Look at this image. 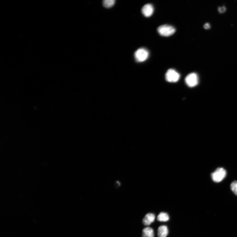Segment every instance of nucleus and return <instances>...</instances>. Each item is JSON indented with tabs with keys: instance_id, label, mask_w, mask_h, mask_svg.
<instances>
[{
	"instance_id": "nucleus-1",
	"label": "nucleus",
	"mask_w": 237,
	"mask_h": 237,
	"mask_svg": "<svg viewBox=\"0 0 237 237\" xmlns=\"http://www.w3.org/2000/svg\"><path fill=\"white\" fill-rule=\"evenodd\" d=\"M157 30L159 34L164 37L172 35L175 32V28L167 24L159 26L157 28Z\"/></svg>"
},
{
	"instance_id": "nucleus-2",
	"label": "nucleus",
	"mask_w": 237,
	"mask_h": 237,
	"mask_svg": "<svg viewBox=\"0 0 237 237\" xmlns=\"http://www.w3.org/2000/svg\"><path fill=\"white\" fill-rule=\"evenodd\" d=\"M149 53L145 48L138 49L134 54L135 58L137 62H142L146 61L148 58Z\"/></svg>"
},
{
	"instance_id": "nucleus-3",
	"label": "nucleus",
	"mask_w": 237,
	"mask_h": 237,
	"mask_svg": "<svg viewBox=\"0 0 237 237\" xmlns=\"http://www.w3.org/2000/svg\"><path fill=\"white\" fill-rule=\"evenodd\" d=\"M226 171L222 168H218L214 172L211 174V177L213 181L216 182H221L226 176Z\"/></svg>"
},
{
	"instance_id": "nucleus-4",
	"label": "nucleus",
	"mask_w": 237,
	"mask_h": 237,
	"mask_svg": "<svg viewBox=\"0 0 237 237\" xmlns=\"http://www.w3.org/2000/svg\"><path fill=\"white\" fill-rule=\"evenodd\" d=\"M179 73L173 69H169L166 73V80L169 82H177L179 80Z\"/></svg>"
},
{
	"instance_id": "nucleus-5",
	"label": "nucleus",
	"mask_w": 237,
	"mask_h": 237,
	"mask_svg": "<svg viewBox=\"0 0 237 237\" xmlns=\"http://www.w3.org/2000/svg\"><path fill=\"white\" fill-rule=\"evenodd\" d=\"M186 84L189 87H194L198 83V77L196 73H192L188 75L185 79Z\"/></svg>"
},
{
	"instance_id": "nucleus-6",
	"label": "nucleus",
	"mask_w": 237,
	"mask_h": 237,
	"mask_svg": "<svg viewBox=\"0 0 237 237\" xmlns=\"http://www.w3.org/2000/svg\"><path fill=\"white\" fill-rule=\"evenodd\" d=\"M154 11V8L150 4H147L143 7L142 13L146 17H149L152 16Z\"/></svg>"
},
{
	"instance_id": "nucleus-7",
	"label": "nucleus",
	"mask_w": 237,
	"mask_h": 237,
	"mask_svg": "<svg viewBox=\"0 0 237 237\" xmlns=\"http://www.w3.org/2000/svg\"><path fill=\"white\" fill-rule=\"evenodd\" d=\"M155 218V215L152 213L147 214L143 220V223L145 226H149L154 221Z\"/></svg>"
},
{
	"instance_id": "nucleus-8",
	"label": "nucleus",
	"mask_w": 237,
	"mask_h": 237,
	"mask_svg": "<svg viewBox=\"0 0 237 237\" xmlns=\"http://www.w3.org/2000/svg\"><path fill=\"white\" fill-rule=\"evenodd\" d=\"M168 234V228L166 226H161L158 228L157 235L159 237H166Z\"/></svg>"
},
{
	"instance_id": "nucleus-9",
	"label": "nucleus",
	"mask_w": 237,
	"mask_h": 237,
	"mask_svg": "<svg viewBox=\"0 0 237 237\" xmlns=\"http://www.w3.org/2000/svg\"><path fill=\"white\" fill-rule=\"evenodd\" d=\"M142 237H154L153 230L150 227H147L143 229Z\"/></svg>"
},
{
	"instance_id": "nucleus-10",
	"label": "nucleus",
	"mask_w": 237,
	"mask_h": 237,
	"mask_svg": "<svg viewBox=\"0 0 237 237\" xmlns=\"http://www.w3.org/2000/svg\"><path fill=\"white\" fill-rule=\"evenodd\" d=\"M169 219V215L165 212H161L159 214L157 217V220L161 222H166Z\"/></svg>"
},
{
	"instance_id": "nucleus-11",
	"label": "nucleus",
	"mask_w": 237,
	"mask_h": 237,
	"mask_svg": "<svg viewBox=\"0 0 237 237\" xmlns=\"http://www.w3.org/2000/svg\"><path fill=\"white\" fill-rule=\"evenodd\" d=\"M115 2L114 0H105L103 1V5L106 8L111 7L114 5Z\"/></svg>"
},
{
	"instance_id": "nucleus-12",
	"label": "nucleus",
	"mask_w": 237,
	"mask_h": 237,
	"mask_svg": "<svg viewBox=\"0 0 237 237\" xmlns=\"http://www.w3.org/2000/svg\"><path fill=\"white\" fill-rule=\"evenodd\" d=\"M231 189L233 193L237 196V181H235L232 183Z\"/></svg>"
},
{
	"instance_id": "nucleus-13",
	"label": "nucleus",
	"mask_w": 237,
	"mask_h": 237,
	"mask_svg": "<svg viewBox=\"0 0 237 237\" xmlns=\"http://www.w3.org/2000/svg\"><path fill=\"white\" fill-rule=\"evenodd\" d=\"M226 10V8L224 6L219 7L218 8V11L221 13H224Z\"/></svg>"
},
{
	"instance_id": "nucleus-14",
	"label": "nucleus",
	"mask_w": 237,
	"mask_h": 237,
	"mask_svg": "<svg viewBox=\"0 0 237 237\" xmlns=\"http://www.w3.org/2000/svg\"><path fill=\"white\" fill-rule=\"evenodd\" d=\"M203 27L206 29H209V28H210V24L208 23H206L205 24V25H204Z\"/></svg>"
}]
</instances>
